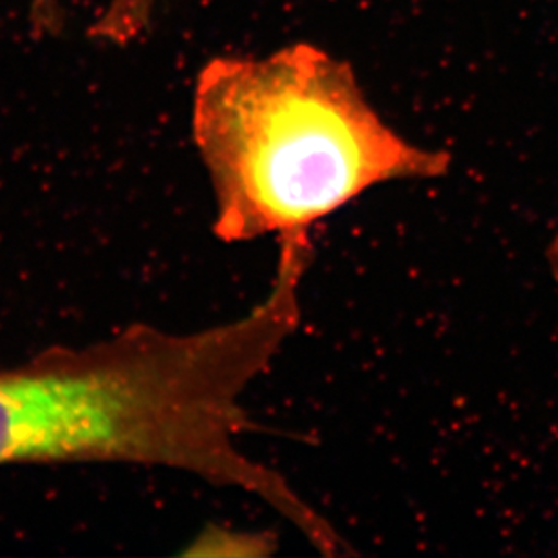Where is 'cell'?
Segmentation results:
<instances>
[{"mask_svg": "<svg viewBox=\"0 0 558 558\" xmlns=\"http://www.w3.org/2000/svg\"><path fill=\"white\" fill-rule=\"evenodd\" d=\"M192 137L225 243L310 235L367 190L436 180L452 163L384 122L353 68L310 43L208 60L195 80Z\"/></svg>", "mask_w": 558, "mask_h": 558, "instance_id": "cell-1", "label": "cell"}, {"mask_svg": "<svg viewBox=\"0 0 558 558\" xmlns=\"http://www.w3.org/2000/svg\"><path fill=\"white\" fill-rule=\"evenodd\" d=\"M161 0H107L106 13L120 24H142L153 19Z\"/></svg>", "mask_w": 558, "mask_h": 558, "instance_id": "cell-2", "label": "cell"}, {"mask_svg": "<svg viewBox=\"0 0 558 558\" xmlns=\"http://www.w3.org/2000/svg\"><path fill=\"white\" fill-rule=\"evenodd\" d=\"M549 266H551V271H554L555 279L558 282V233L555 235L554 243L549 246Z\"/></svg>", "mask_w": 558, "mask_h": 558, "instance_id": "cell-3", "label": "cell"}]
</instances>
